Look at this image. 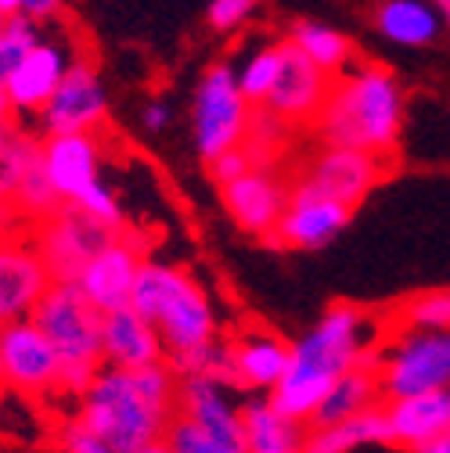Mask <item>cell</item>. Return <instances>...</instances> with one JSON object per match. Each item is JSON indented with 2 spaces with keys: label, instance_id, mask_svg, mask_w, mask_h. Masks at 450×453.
I'll use <instances>...</instances> for the list:
<instances>
[{
  "label": "cell",
  "instance_id": "1",
  "mask_svg": "<svg viewBox=\"0 0 450 453\" xmlns=\"http://www.w3.org/2000/svg\"><path fill=\"white\" fill-rule=\"evenodd\" d=\"M174 414H177V374L166 360L148 367L101 364V371L80 392L76 421L112 453H130L151 439H162Z\"/></svg>",
  "mask_w": 450,
  "mask_h": 453
},
{
  "label": "cell",
  "instance_id": "2",
  "mask_svg": "<svg viewBox=\"0 0 450 453\" xmlns=\"http://www.w3.org/2000/svg\"><path fill=\"white\" fill-rule=\"evenodd\" d=\"M382 346L378 324L371 313L357 306H331L303 338L289 349V367L267 392L277 411L310 425L317 403L324 400L328 385L346 367L371 360Z\"/></svg>",
  "mask_w": 450,
  "mask_h": 453
},
{
  "label": "cell",
  "instance_id": "3",
  "mask_svg": "<svg viewBox=\"0 0 450 453\" xmlns=\"http://www.w3.org/2000/svg\"><path fill=\"white\" fill-rule=\"evenodd\" d=\"M331 148H357L368 155H392L404 130V87L385 65L343 69L314 119Z\"/></svg>",
  "mask_w": 450,
  "mask_h": 453
},
{
  "label": "cell",
  "instance_id": "4",
  "mask_svg": "<svg viewBox=\"0 0 450 453\" xmlns=\"http://www.w3.org/2000/svg\"><path fill=\"white\" fill-rule=\"evenodd\" d=\"M130 306L155 324L166 353H184L216 338V310L202 285L174 263L144 259L130 292Z\"/></svg>",
  "mask_w": 450,
  "mask_h": 453
},
{
  "label": "cell",
  "instance_id": "5",
  "mask_svg": "<svg viewBox=\"0 0 450 453\" xmlns=\"http://www.w3.org/2000/svg\"><path fill=\"white\" fill-rule=\"evenodd\" d=\"M33 324L47 334L62 360L58 395H76L101 371V310L80 292L76 280H50L40 303L33 306Z\"/></svg>",
  "mask_w": 450,
  "mask_h": 453
},
{
  "label": "cell",
  "instance_id": "6",
  "mask_svg": "<svg viewBox=\"0 0 450 453\" xmlns=\"http://www.w3.org/2000/svg\"><path fill=\"white\" fill-rule=\"evenodd\" d=\"M375 374L382 400L450 388V327H404L392 334L375 353Z\"/></svg>",
  "mask_w": 450,
  "mask_h": 453
},
{
  "label": "cell",
  "instance_id": "7",
  "mask_svg": "<svg viewBox=\"0 0 450 453\" xmlns=\"http://www.w3.org/2000/svg\"><path fill=\"white\" fill-rule=\"evenodd\" d=\"M249 116H252V104L238 90L235 65L213 62L202 73L198 90H195V104H191V134H195L198 155L209 162L220 151L238 148L249 134Z\"/></svg>",
  "mask_w": 450,
  "mask_h": 453
},
{
  "label": "cell",
  "instance_id": "8",
  "mask_svg": "<svg viewBox=\"0 0 450 453\" xmlns=\"http://www.w3.org/2000/svg\"><path fill=\"white\" fill-rule=\"evenodd\" d=\"M350 216H353V209L346 202L324 195L321 188H314L303 177L299 184L289 188V202L281 209L277 223L270 226L267 242L281 245V249H296V252L324 249L328 242H335L346 231Z\"/></svg>",
  "mask_w": 450,
  "mask_h": 453
},
{
  "label": "cell",
  "instance_id": "9",
  "mask_svg": "<svg viewBox=\"0 0 450 453\" xmlns=\"http://www.w3.org/2000/svg\"><path fill=\"white\" fill-rule=\"evenodd\" d=\"M62 360L33 317L0 324V385L22 395H58Z\"/></svg>",
  "mask_w": 450,
  "mask_h": 453
},
{
  "label": "cell",
  "instance_id": "10",
  "mask_svg": "<svg viewBox=\"0 0 450 453\" xmlns=\"http://www.w3.org/2000/svg\"><path fill=\"white\" fill-rule=\"evenodd\" d=\"M331 80L335 76L324 73L321 65H314L292 40H281L277 43V73H274V83L260 108L274 111V116L285 119L289 127H306L317 119V111L331 90Z\"/></svg>",
  "mask_w": 450,
  "mask_h": 453
},
{
  "label": "cell",
  "instance_id": "11",
  "mask_svg": "<svg viewBox=\"0 0 450 453\" xmlns=\"http://www.w3.org/2000/svg\"><path fill=\"white\" fill-rule=\"evenodd\" d=\"M40 130L43 134H97L108 119V94L97 69L87 58L69 62L66 76L54 94L40 104Z\"/></svg>",
  "mask_w": 450,
  "mask_h": 453
},
{
  "label": "cell",
  "instance_id": "12",
  "mask_svg": "<svg viewBox=\"0 0 450 453\" xmlns=\"http://www.w3.org/2000/svg\"><path fill=\"white\" fill-rule=\"evenodd\" d=\"M40 256L50 270V280H76V273L83 270V263L112 238L120 234V226H108L94 216H87L76 205H62L58 212H50L47 219H40Z\"/></svg>",
  "mask_w": 450,
  "mask_h": 453
},
{
  "label": "cell",
  "instance_id": "13",
  "mask_svg": "<svg viewBox=\"0 0 450 453\" xmlns=\"http://www.w3.org/2000/svg\"><path fill=\"white\" fill-rule=\"evenodd\" d=\"M141 263H144L141 242H134L127 234H112L83 263V270L76 273V285L94 303V310H101V313L130 306V292H134V280H137Z\"/></svg>",
  "mask_w": 450,
  "mask_h": 453
},
{
  "label": "cell",
  "instance_id": "14",
  "mask_svg": "<svg viewBox=\"0 0 450 453\" xmlns=\"http://www.w3.org/2000/svg\"><path fill=\"white\" fill-rule=\"evenodd\" d=\"M50 285V270L40 256L36 238L0 234V324L33 313Z\"/></svg>",
  "mask_w": 450,
  "mask_h": 453
},
{
  "label": "cell",
  "instance_id": "15",
  "mask_svg": "<svg viewBox=\"0 0 450 453\" xmlns=\"http://www.w3.org/2000/svg\"><path fill=\"white\" fill-rule=\"evenodd\" d=\"M101 137L90 134H43L40 165L62 202H76L94 180H101Z\"/></svg>",
  "mask_w": 450,
  "mask_h": 453
},
{
  "label": "cell",
  "instance_id": "16",
  "mask_svg": "<svg viewBox=\"0 0 450 453\" xmlns=\"http://www.w3.org/2000/svg\"><path fill=\"white\" fill-rule=\"evenodd\" d=\"M223 209L242 226L245 234L267 238L270 226L277 223L281 209L289 202V184L281 180L270 165H252L231 184H223Z\"/></svg>",
  "mask_w": 450,
  "mask_h": 453
},
{
  "label": "cell",
  "instance_id": "17",
  "mask_svg": "<svg viewBox=\"0 0 450 453\" xmlns=\"http://www.w3.org/2000/svg\"><path fill=\"white\" fill-rule=\"evenodd\" d=\"M382 155H368V151H357V148H331L324 144V151L310 162L306 169V180L314 188H321L324 195L346 202L350 209H357L368 191L382 180Z\"/></svg>",
  "mask_w": 450,
  "mask_h": 453
},
{
  "label": "cell",
  "instance_id": "18",
  "mask_svg": "<svg viewBox=\"0 0 450 453\" xmlns=\"http://www.w3.org/2000/svg\"><path fill=\"white\" fill-rule=\"evenodd\" d=\"M101 360L108 367H148L166 360V346L151 320L134 306L101 313Z\"/></svg>",
  "mask_w": 450,
  "mask_h": 453
},
{
  "label": "cell",
  "instance_id": "19",
  "mask_svg": "<svg viewBox=\"0 0 450 453\" xmlns=\"http://www.w3.org/2000/svg\"><path fill=\"white\" fill-rule=\"evenodd\" d=\"M69 50L58 43V40H36L26 58L12 69V76L4 80V94H8V104L12 111H40V104L54 94L58 80L66 76L69 69Z\"/></svg>",
  "mask_w": 450,
  "mask_h": 453
},
{
  "label": "cell",
  "instance_id": "20",
  "mask_svg": "<svg viewBox=\"0 0 450 453\" xmlns=\"http://www.w3.org/2000/svg\"><path fill=\"white\" fill-rule=\"evenodd\" d=\"M389 442L418 449L436 435L450 432V388H429L400 400H385Z\"/></svg>",
  "mask_w": 450,
  "mask_h": 453
},
{
  "label": "cell",
  "instance_id": "21",
  "mask_svg": "<svg viewBox=\"0 0 450 453\" xmlns=\"http://www.w3.org/2000/svg\"><path fill=\"white\" fill-rule=\"evenodd\" d=\"M289 342L274 331L252 327L242 331L231 342V371H235V388H249V392H270L277 385V378L289 367Z\"/></svg>",
  "mask_w": 450,
  "mask_h": 453
},
{
  "label": "cell",
  "instance_id": "22",
  "mask_svg": "<svg viewBox=\"0 0 450 453\" xmlns=\"http://www.w3.org/2000/svg\"><path fill=\"white\" fill-rule=\"evenodd\" d=\"M177 414L220 432V435H231L242 439V407L235 403L231 385L209 378V374H191L181 378L177 385Z\"/></svg>",
  "mask_w": 450,
  "mask_h": 453
},
{
  "label": "cell",
  "instance_id": "23",
  "mask_svg": "<svg viewBox=\"0 0 450 453\" xmlns=\"http://www.w3.org/2000/svg\"><path fill=\"white\" fill-rule=\"evenodd\" d=\"M306 421L289 418L267 400L242 403V442L245 453H303L306 442Z\"/></svg>",
  "mask_w": 450,
  "mask_h": 453
},
{
  "label": "cell",
  "instance_id": "24",
  "mask_svg": "<svg viewBox=\"0 0 450 453\" xmlns=\"http://www.w3.org/2000/svg\"><path fill=\"white\" fill-rule=\"evenodd\" d=\"M368 442H389L385 403H371L335 425H310L303 453H350L353 446H368Z\"/></svg>",
  "mask_w": 450,
  "mask_h": 453
},
{
  "label": "cell",
  "instance_id": "25",
  "mask_svg": "<svg viewBox=\"0 0 450 453\" xmlns=\"http://www.w3.org/2000/svg\"><path fill=\"white\" fill-rule=\"evenodd\" d=\"M378 403V374H375V357L361 360L353 367H346L339 378H335L324 392V400L317 403L310 425H335V421H346L357 411Z\"/></svg>",
  "mask_w": 450,
  "mask_h": 453
},
{
  "label": "cell",
  "instance_id": "26",
  "mask_svg": "<svg viewBox=\"0 0 450 453\" xmlns=\"http://www.w3.org/2000/svg\"><path fill=\"white\" fill-rule=\"evenodd\" d=\"M375 29L389 43L429 47V43H436L443 22L429 0H382L375 8Z\"/></svg>",
  "mask_w": 450,
  "mask_h": 453
},
{
  "label": "cell",
  "instance_id": "27",
  "mask_svg": "<svg viewBox=\"0 0 450 453\" xmlns=\"http://www.w3.org/2000/svg\"><path fill=\"white\" fill-rule=\"evenodd\" d=\"M289 40L306 54L314 65H321V69L331 73V76H339V73L350 69V62H353V43H350L339 29H331V26H324V22L303 19V22L292 26Z\"/></svg>",
  "mask_w": 450,
  "mask_h": 453
},
{
  "label": "cell",
  "instance_id": "28",
  "mask_svg": "<svg viewBox=\"0 0 450 453\" xmlns=\"http://www.w3.org/2000/svg\"><path fill=\"white\" fill-rule=\"evenodd\" d=\"M40 158V141L29 137L12 119H0V205H12L22 177Z\"/></svg>",
  "mask_w": 450,
  "mask_h": 453
},
{
  "label": "cell",
  "instance_id": "29",
  "mask_svg": "<svg viewBox=\"0 0 450 453\" xmlns=\"http://www.w3.org/2000/svg\"><path fill=\"white\" fill-rule=\"evenodd\" d=\"M166 442H170L174 453H245V442L242 439H231V435H220L184 414H174V421L166 425Z\"/></svg>",
  "mask_w": 450,
  "mask_h": 453
},
{
  "label": "cell",
  "instance_id": "30",
  "mask_svg": "<svg viewBox=\"0 0 450 453\" xmlns=\"http://www.w3.org/2000/svg\"><path fill=\"white\" fill-rule=\"evenodd\" d=\"M15 209H22L29 219H47L50 212H58L66 202L58 198V191L50 188V180H47V173H43V165H40V158L29 165V173L22 177V184H19V191H15V202H12Z\"/></svg>",
  "mask_w": 450,
  "mask_h": 453
},
{
  "label": "cell",
  "instance_id": "31",
  "mask_svg": "<svg viewBox=\"0 0 450 453\" xmlns=\"http://www.w3.org/2000/svg\"><path fill=\"white\" fill-rule=\"evenodd\" d=\"M274 73H277V43H263L260 50H252L249 58L235 69L238 76V90L245 94L249 104H263L270 83H274Z\"/></svg>",
  "mask_w": 450,
  "mask_h": 453
},
{
  "label": "cell",
  "instance_id": "32",
  "mask_svg": "<svg viewBox=\"0 0 450 453\" xmlns=\"http://www.w3.org/2000/svg\"><path fill=\"white\" fill-rule=\"evenodd\" d=\"M40 22L26 19V15H12L4 22V29H0V87H4V80L12 76V69L26 58V50L40 40Z\"/></svg>",
  "mask_w": 450,
  "mask_h": 453
},
{
  "label": "cell",
  "instance_id": "33",
  "mask_svg": "<svg viewBox=\"0 0 450 453\" xmlns=\"http://www.w3.org/2000/svg\"><path fill=\"white\" fill-rule=\"evenodd\" d=\"M404 327H450V292H429L400 310Z\"/></svg>",
  "mask_w": 450,
  "mask_h": 453
},
{
  "label": "cell",
  "instance_id": "34",
  "mask_svg": "<svg viewBox=\"0 0 450 453\" xmlns=\"http://www.w3.org/2000/svg\"><path fill=\"white\" fill-rule=\"evenodd\" d=\"M66 205H76V209H83L87 216H94V219H101L108 226H120V219H123L120 198H116V191H112L105 180H94L76 202H66Z\"/></svg>",
  "mask_w": 450,
  "mask_h": 453
},
{
  "label": "cell",
  "instance_id": "35",
  "mask_svg": "<svg viewBox=\"0 0 450 453\" xmlns=\"http://www.w3.org/2000/svg\"><path fill=\"white\" fill-rule=\"evenodd\" d=\"M256 8L260 0H209L206 19H209V29L216 33H235L256 15Z\"/></svg>",
  "mask_w": 450,
  "mask_h": 453
},
{
  "label": "cell",
  "instance_id": "36",
  "mask_svg": "<svg viewBox=\"0 0 450 453\" xmlns=\"http://www.w3.org/2000/svg\"><path fill=\"white\" fill-rule=\"evenodd\" d=\"M252 165H256V162H252L249 148L238 144V148H228V151H220L216 158H209V173H213V180L223 188V184H231L235 177H242L245 169H252Z\"/></svg>",
  "mask_w": 450,
  "mask_h": 453
},
{
  "label": "cell",
  "instance_id": "37",
  "mask_svg": "<svg viewBox=\"0 0 450 453\" xmlns=\"http://www.w3.org/2000/svg\"><path fill=\"white\" fill-rule=\"evenodd\" d=\"M62 453H112L101 439H94L80 421H69L62 432Z\"/></svg>",
  "mask_w": 450,
  "mask_h": 453
},
{
  "label": "cell",
  "instance_id": "38",
  "mask_svg": "<svg viewBox=\"0 0 450 453\" xmlns=\"http://www.w3.org/2000/svg\"><path fill=\"white\" fill-rule=\"evenodd\" d=\"M141 123H144L148 134H166V130H170V123H174V111H170V104H166V101H148L144 111H141Z\"/></svg>",
  "mask_w": 450,
  "mask_h": 453
},
{
  "label": "cell",
  "instance_id": "39",
  "mask_svg": "<svg viewBox=\"0 0 450 453\" xmlns=\"http://www.w3.org/2000/svg\"><path fill=\"white\" fill-rule=\"evenodd\" d=\"M62 4L66 0H22V15L33 22H50L62 15Z\"/></svg>",
  "mask_w": 450,
  "mask_h": 453
},
{
  "label": "cell",
  "instance_id": "40",
  "mask_svg": "<svg viewBox=\"0 0 450 453\" xmlns=\"http://www.w3.org/2000/svg\"><path fill=\"white\" fill-rule=\"evenodd\" d=\"M411 453H450V432L436 435L432 442H425V446H418V449H411Z\"/></svg>",
  "mask_w": 450,
  "mask_h": 453
},
{
  "label": "cell",
  "instance_id": "41",
  "mask_svg": "<svg viewBox=\"0 0 450 453\" xmlns=\"http://www.w3.org/2000/svg\"><path fill=\"white\" fill-rule=\"evenodd\" d=\"M130 453H174V449H170V442H166V439H151V442H144V446H137Z\"/></svg>",
  "mask_w": 450,
  "mask_h": 453
},
{
  "label": "cell",
  "instance_id": "42",
  "mask_svg": "<svg viewBox=\"0 0 450 453\" xmlns=\"http://www.w3.org/2000/svg\"><path fill=\"white\" fill-rule=\"evenodd\" d=\"M429 4L436 8V15H439V22H443V29L450 33V0H429Z\"/></svg>",
  "mask_w": 450,
  "mask_h": 453
},
{
  "label": "cell",
  "instance_id": "43",
  "mask_svg": "<svg viewBox=\"0 0 450 453\" xmlns=\"http://www.w3.org/2000/svg\"><path fill=\"white\" fill-rule=\"evenodd\" d=\"M0 15H4V19L22 15V0H0Z\"/></svg>",
  "mask_w": 450,
  "mask_h": 453
},
{
  "label": "cell",
  "instance_id": "44",
  "mask_svg": "<svg viewBox=\"0 0 450 453\" xmlns=\"http://www.w3.org/2000/svg\"><path fill=\"white\" fill-rule=\"evenodd\" d=\"M8 111H12V104H8V94H4V87H0V119H8Z\"/></svg>",
  "mask_w": 450,
  "mask_h": 453
},
{
  "label": "cell",
  "instance_id": "45",
  "mask_svg": "<svg viewBox=\"0 0 450 453\" xmlns=\"http://www.w3.org/2000/svg\"><path fill=\"white\" fill-rule=\"evenodd\" d=\"M4 22H8V19H4V15H0V29H4Z\"/></svg>",
  "mask_w": 450,
  "mask_h": 453
}]
</instances>
